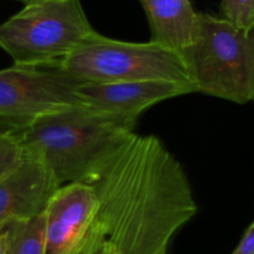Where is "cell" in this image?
I'll use <instances>...</instances> for the list:
<instances>
[{"label":"cell","mask_w":254,"mask_h":254,"mask_svg":"<svg viewBox=\"0 0 254 254\" xmlns=\"http://www.w3.org/2000/svg\"><path fill=\"white\" fill-rule=\"evenodd\" d=\"M136 122L83 104L45 114L19 129L25 154L61 186L83 181L94 165L135 130Z\"/></svg>","instance_id":"cell-2"},{"label":"cell","mask_w":254,"mask_h":254,"mask_svg":"<svg viewBox=\"0 0 254 254\" xmlns=\"http://www.w3.org/2000/svg\"><path fill=\"white\" fill-rule=\"evenodd\" d=\"M0 247L1 254H45L44 211L2 226Z\"/></svg>","instance_id":"cell-11"},{"label":"cell","mask_w":254,"mask_h":254,"mask_svg":"<svg viewBox=\"0 0 254 254\" xmlns=\"http://www.w3.org/2000/svg\"><path fill=\"white\" fill-rule=\"evenodd\" d=\"M77 254H87V253H86V252H83V251H79V252L77 253Z\"/></svg>","instance_id":"cell-16"},{"label":"cell","mask_w":254,"mask_h":254,"mask_svg":"<svg viewBox=\"0 0 254 254\" xmlns=\"http://www.w3.org/2000/svg\"><path fill=\"white\" fill-rule=\"evenodd\" d=\"M0 254H1V247H0Z\"/></svg>","instance_id":"cell-17"},{"label":"cell","mask_w":254,"mask_h":254,"mask_svg":"<svg viewBox=\"0 0 254 254\" xmlns=\"http://www.w3.org/2000/svg\"><path fill=\"white\" fill-rule=\"evenodd\" d=\"M56 67L82 82L112 83L163 79L191 84L179 52L153 41H121L97 31Z\"/></svg>","instance_id":"cell-5"},{"label":"cell","mask_w":254,"mask_h":254,"mask_svg":"<svg viewBox=\"0 0 254 254\" xmlns=\"http://www.w3.org/2000/svg\"><path fill=\"white\" fill-rule=\"evenodd\" d=\"M180 55L195 92L236 104L253 101V32L198 12L197 36Z\"/></svg>","instance_id":"cell-3"},{"label":"cell","mask_w":254,"mask_h":254,"mask_svg":"<svg viewBox=\"0 0 254 254\" xmlns=\"http://www.w3.org/2000/svg\"><path fill=\"white\" fill-rule=\"evenodd\" d=\"M82 83L59 67L0 69V119L21 129L39 117L81 104L76 89Z\"/></svg>","instance_id":"cell-6"},{"label":"cell","mask_w":254,"mask_h":254,"mask_svg":"<svg viewBox=\"0 0 254 254\" xmlns=\"http://www.w3.org/2000/svg\"><path fill=\"white\" fill-rule=\"evenodd\" d=\"M83 183L93 189L96 208L78 252L166 254L197 213L183 165L158 136L129 134Z\"/></svg>","instance_id":"cell-1"},{"label":"cell","mask_w":254,"mask_h":254,"mask_svg":"<svg viewBox=\"0 0 254 254\" xmlns=\"http://www.w3.org/2000/svg\"><path fill=\"white\" fill-rule=\"evenodd\" d=\"M148 17L151 41L181 52L195 41L198 12L190 0H139Z\"/></svg>","instance_id":"cell-10"},{"label":"cell","mask_w":254,"mask_h":254,"mask_svg":"<svg viewBox=\"0 0 254 254\" xmlns=\"http://www.w3.org/2000/svg\"><path fill=\"white\" fill-rule=\"evenodd\" d=\"M16 1L24 2L25 5H32V4H41V2H47V1H55V0H16Z\"/></svg>","instance_id":"cell-15"},{"label":"cell","mask_w":254,"mask_h":254,"mask_svg":"<svg viewBox=\"0 0 254 254\" xmlns=\"http://www.w3.org/2000/svg\"><path fill=\"white\" fill-rule=\"evenodd\" d=\"M191 84L174 81H129L112 83L84 82L77 87L79 103L96 111L136 122L151 106L193 93Z\"/></svg>","instance_id":"cell-7"},{"label":"cell","mask_w":254,"mask_h":254,"mask_svg":"<svg viewBox=\"0 0 254 254\" xmlns=\"http://www.w3.org/2000/svg\"><path fill=\"white\" fill-rule=\"evenodd\" d=\"M232 254H254V225L251 223L243 233Z\"/></svg>","instance_id":"cell-14"},{"label":"cell","mask_w":254,"mask_h":254,"mask_svg":"<svg viewBox=\"0 0 254 254\" xmlns=\"http://www.w3.org/2000/svg\"><path fill=\"white\" fill-rule=\"evenodd\" d=\"M96 30L79 0L25 5L0 24V47L20 66L56 67Z\"/></svg>","instance_id":"cell-4"},{"label":"cell","mask_w":254,"mask_h":254,"mask_svg":"<svg viewBox=\"0 0 254 254\" xmlns=\"http://www.w3.org/2000/svg\"><path fill=\"white\" fill-rule=\"evenodd\" d=\"M57 188L44 165L25 154L21 163L0 180V230L10 221L42 212Z\"/></svg>","instance_id":"cell-9"},{"label":"cell","mask_w":254,"mask_h":254,"mask_svg":"<svg viewBox=\"0 0 254 254\" xmlns=\"http://www.w3.org/2000/svg\"><path fill=\"white\" fill-rule=\"evenodd\" d=\"M223 19L235 26L253 32L254 29V0H221Z\"/></svg>","instance_id":"cell-13"},{"label":"cell","mask_w":254,"mask_h":254,"mask_svg":"<svg viewBox=\"0 0 254 254\" xmlns=\"http://www.w3.org/2000/svg\"><path fill=\"white\" fill-rule=\"evenodd\" d=\"M96 195L83 181L59 186L45 215V254H77L91 225Z\"/></svg>","instance_id":"cell-8"},{"label":"cell","mask_w":254,"mask_h":254,"mask_svg":"<svg viewBox=\"0 0 254 254\" xmlns=\"http://www.w3.org/2000/svg\"><path fill=\"white\" fill-rule=\"evenodd\" d=\"M24 155L19 129L0 119V180L21 163Z\"/></svg>","instance_id":"cell-12"}]
</instances>
